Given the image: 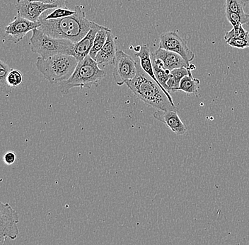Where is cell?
<instances>
[{"mask_svg": "<svg viewBox=\"0 0 249 245\" xmlns=\"http://www.w3.org/2000/svg\"><path fill=\"white\" fill-rule=\"evenodd\" d=\"M74 10V15L57 19H46L43 14L39 18L38 29L53 38L77 43L89 32L92 21L86 17L82 6H76Z\"/></svg>", "mask_w": 249, "mask_h": 245, "instance_id": "obj_1", "label": "cell"}, {"mask_svg": "<svg viewBox=\"0 0 249 245\" xmlns=\"http://www.w3.org/2000/svg\"><path fill=\"white\" fill-rule=\"evenodd\" d=\"M125 84L140 100L157 111H177L162 88L142 69L138 63L136 75Z\"/></svg>", "mask_w": 249, "mask_h": 245, "instance_id": "obj_2", "label": "cell"}, {"mask_svg": "<svg viewBox=\"0 0 249 245\" xmlns=\"http://www.w3.org/2000/svg\"><path fill=\"white\" fill-rule=\"evenodd\" d=\"M78 63L74 56L60 54L48 58L38 57L36 67L51 84H61L71 77Z\"/></svg>", "mask_w": 249, "mask_h": 245, "instance_id": "obj_3", "label": "cell"}, {"mask_svg": "<svg viewBox=\"0 0 249 245\" xmlns=\"http://www.w3.org/2000/svg\"><path fill=\"white\" fill-rule=\"evenodd\" d=\"M107 73L99 67L96 60L90 55L78 63L72 75L60 84L62 94H68L73 88H89L98 86L105 78Z\"/></svg>", "mask_w": 249, "mask_h": 245, "instance_id": "obj_4", "label": "cell"}, {"mask_svg": "<svg viewBox=\"0 0 249 245\" xmlns=\"http://www.w3.org/2000/svg\"><path fill=\"white\" fill-rule=\"evenodd\" d=\"M32 32L30 46L34 53L38 54L42 58L60 54L72 55L74 43L70 40L50 36L38 28Z\"/></svg>", "mask_w": 249, "mask_h": 245, "instance_id": "obj_5", "label": "cell"}, {"mask_svg": "<svg viewBox=\"0 0 249 245\" xmlns=\"http://www.w3.org/2000/svg\"><path fill=\"white\" fill-rule=\"evenodd\" d=\"M113 66V79L119 86H122L126 82L132 80L138 71V63L123 50L117 51Z\"/></svg>", "mask_w": 249, "mask_h": 245, "instance_id": "obj_6", "label": "cell"}, {"mask_svg": "<svg viewBox=\"0 0 249 245\" xmlns=\"http://www.w3.org/2000/svg\"><path fill=\"white\" fill-rule=\"evenodd\" d=\"M18 213L9 204H0V245L4 244L6 239L15 240L18 235Z\"/></svg>", "mask_w": 249, "mask_h": 245, "instance_id": "obj_7", "label": "cell"}, {"mask_svg": "<svg viewBox=\"0 0 249 245\" xmlns=\"http://www.w3.org/2000/svg\"><path fill=\"white\" fill-rule=\"evenodd\" d=\"M160 48L178 53L188 63H191L195 58V54L188 48L186 40L180 38L176 32L161 34Z\"/></svg>", "mask_w": 249, "mask_h": 245, "instance_id": "obj_8", "label": "cell"}, {"mask_svg": "<svg viewBox=\"0 0 249 245\" xmlns=\"http://www.w3.org/2000/svg\"><path fill=\"white\" fill-rule=\"evenodd\" d=\"M16 8L18 16L34 22H38L39 18L43 12L57 7L37 0H17Z\"/></svg>", "mask_w": 249, "mask_h": 245, "instance_id": "obj_9", "label": "cell"}, {"mask_svg": "<svg viewBox=\"0 0 249 245\" xmlns=\"http://www.w3.org/2000/svg\"><path fill=\"white\" fill-rule=\"evenodd\" d=\"M40 23L34 22L26 19L23 17L18 16L15 17L13 21L9 23L5 27V38L9 41L15 43H19L23 39L28 33L38 29Z\"/></svg>", "mask_w": 249, "mask_h": 245, "instance_id": "obj_10", "label": "cell"}, {"mask_svg": "<svg viewBox=\"0 0 249 245\" xmlns=\"http://www.w3.org/2000/svg\"><path fill=\"white\" fill-rule=\"evenodd\" d=\"M104 26L92 21L91 29L88 33L82 40L74 43L72 56L77 59L78 62L82 61L87 55H89L96 34Z\"/></svg>", "mask_w": 249, "mask_h": 245, "instance_id": "obj_11", "label": "cell"}, {"mask_svg": "<svg viewBox=\"0 0 249 245\" xmlns=\"http://www.w3.org/2000/svg\"><path fill=\"white\" fill-rule=\"evenodd\" d=\"M154 117L177 135H183L186 132L187 128L183 121L179 117L177 111H157L154 113Z\"/></svg>", "mask_w": 249, "mask_h": 245, "instance_id": "obj_12", "label": "cell"}, {"mask_svg": "<svg viewBox=\"0 0 249 245\" xmlns=\"http://www.w3.org/2000/svg\"><path fill=\"white\" fill-rule=\"evenodd\" d=\"M152 57L159 59L162 62L163 67L168 70L172 71L177 68H188L190 63L186 62L183 57L178 53L166 50L159 48L158 49L151 54Z\"/></svg>", "mask_w": 249, "mask_h": 245, "instance_id": "obj_13", "label": "cell"}, {"mask_svg": "<svg viewBox=\"0 0 249 245\" xmlns=\"http://www.w3.org/2000/svg\"><path fill=\"white\" fill-rule=\"evenodd\" d=\"M151 54L152 53H151L150 51H149V48H148L147 45H144V46H141V48H140V50L138 51L137 53H135V56L139 57L140 58V66H141L142 69L145 71L148 75L150 76V77H152V78L154 80H155L161 88H162L163 91H164L165 94H166V96L169 98L171 103H172L173 105H175L174 101H173L172 97H171L170 94L168 93L167 91H166V90L161 86V84L159 83L158 81H157V78H156L155 71H154L153 64H152V55H151Z\"/></svg>", "mask_w": 249, "mask_h": 245, "instance_id": "obj_14", "label": "cell"}, {"mask_svg": "<svg viewBox=\"0 0 249 245\" xmlns=\"http://www.w3.org/2000/svg\"><path fill=\"white\" fill-rule=\"evenodd\" d=\"M116 46L114 37L112 33H108V39L102 49L96 55V60L98 65H113L116 60Z\"/></svg>", "mask_w": 249, "mask_h": 245, "instance_id": "obj_15", "label": "cell"}, {"mask_svg": "<svg viewBox=\"0 0 249 245\" xmlns=\"http://www.w3.org/2000/svg\"><path fill=\"white\" fill-rule=\"evenodd\" d=\"M152 60L156 78H157L159 83L161 84V86L168 93H169V87L167 86V82L169 80V77H170L171 71L165 69L163 67L162 62L159 60V59L155 58V57L152 56Z\"/></svg>", "mask_w": 249, "mask_h": 245, "instance_id": "obj_16", "label": "cell"}, {"mask_svg": "<svg viewBox=\"0 0 249 245\" xmlns=\"http://www.w3.org/2000/svg\"><path fill=\"white\" fill-rule=\"evenodd\" d=\"M200 83V80H199V79H194V77H193L191 69H189V74L185 76V77L181 79L180 85H179V87L177 88V91H181L186 93L187 94L197 95L199 88H200L199 87Z\"/></svg>", "mask_w": 249, "mask_h": 245, "instance_id": "obj_17", "label": "cell"}, {"mask_svg": "<svg viewBox=\"0 0 249 245\" xmlns=\"http://www.w3.org/2000/svg\"><path fill=\"white\" fill-rule=\"evenodd\" d=\"M188 74H189V69L186 67L177 68L171 71L170 77L167 82V86L170 94L177 91L181 79Z\"/></svg>", "mask_w": 249, "mask_h": 245, "instance_id": "obj_18", "label": "cell"}, {"mask_svg": "<svg viewBox=\"0 0 249 245\" xmlns=\"http://www.w3.org/2000/svg\"><path fill=\"white\" fill-rule=\"evenodd\" d=\"M110 32H111L110 29H109L108 27L104 26L96 34V38H95L94 42H93V47L89 52L90 57H92L93 60H95L98 52L102 49V48L105 45L106 42L108 39V33Z\"/></svg>", "mask_w": 249, "mask_h": 245, "instance_id": "obj_19", "label": "cell"}, {"mask_svg": "<svg viewBox=\"0 0 249 245\" xmlns=\"http://www.w3.org/2000/svg\"><path fill=\"white\" fill-rule=\"evenodd\" d=\"M225 15L229 22L232 25L233 27L249 24V15L248 14H238L226 9Z\"/></svg>", "mask_w": 249, "mask_h": 245, "instance_id": "obj_20", "label": "cell"}, {"mask_svg": "<svg viewBox=\"0 0 249 245\" xmlns=\"http://www.w3.org/2000/svg\"><path fill=\"white\" fill-rule=\"evenodd\" d=\"M249 4V0H226V9L238 14H244V8Z\"/></svg>", "mask_w": 249, "mask_h": 245, "instance_id": "obj_21", "label": "cell"}, {"mask_svg": "<svg viewBox=\"0 0 249 245\" xmlns=\"http://www.w3.org/2000/svg\"><path fill=\"white\" fill-rule=\"evenodd\" d=\"M12 70L9 65L4 63L2 60L0 61V83H1V88L4 92H11L12 89L7 86V79L9 72Z\"/></svg>", "mask_w": 249, "mask_h": 245, "instance_id": "obj_22", "label": "cell"}, {"mask_svg": "<svg viewBox=\"0 0 249 245\" xmlns=\"http://www.w3.org/2000/svg\"><path fill=\"white\" fill-rule=\"evenodd\" d=\"M23 81V77L21 71L17 69H12L9 72L7 79V86L12 89L19 86Z\"/></svg>", "mask_w": 249, "mask_h": 245, "instance_id": "obj_23", "label": "cell"}, {"mask_svg": "<svg viewBox=\"0 0 249 245\" xmlns=\"http://www.w3.org/2000/svg\"><path fill=\"white\" fill-rule=\"evenodd\" d=\"M75 13V10H70V9L67 8L66 7H57L54 9V11L51 12L49 15L43 16L46 19H57V18H64V17L71 16Z\"/></svg>", "mask_w": 249, "mask_h": 245, "instance_id": "obj_24", "label": "cell"}, {"mask_svg": "<svg viewBox=\"0 0 249 245\" xmlns=\"http://www.w3.org/2000/svg\"><path fill=\"white\" fill-rule=\"evenodd\" d=\"M233 38H242L249 41V32L243 28V26L233 27L230 32L226 33L225 39L226 42Z\"/></svg>", "mask_w": 249, "mask_h": 245, "instance_id": "obj_25", "label": "cell"}, {"mask_svg": "<svg viewBox=\"0 0 249 245\" xmlns=\"http://www.w3.org/2000/svg\"><path fill=\"white\" fill-rule=\"evenodd\" d=\"M232 48H239V49H245L249 48V41L245 38H233L227 42Z\"/></svg>", "mask_w": 249, "mask_h": 245, "instance_id": "obj_26", "label": "cell"}, {"mask_svg": "<svg viewBox=\"0 0 249 245\" xmlns=\"http://www.w3.org/2000/svg\"><path fill=\"white\" fill-rule=\"evenodd\" d=\"M37 1H42L45 4H52L57 7H65V2L68 0H37Z\"/></svg>", "mask_w": 249, "mask_h": 245, "instance_id": "obj_27", "label": "cell"}, {"mask_svg": "<svg viewBox=\"0 0 249 245\" xmlns=\"http://www.w3.org/2000/svg\"><path fill=\"white\" fill-rule=\"evenodd\" d=\"M16 161V154L14 152H8L4 156V162L8 165H12Z\"/></svg>", "mask_w": 249, "mask_h": 245, "instance_id": "obj_28", "label": "cell"}, {"mask_svg": "<svg viewBox=\"0 0 249 245\" xmlns=\"http://www.w3.org/2000/svg\"><path fill=\"white\" fill-rule=\"evenodd\" d=\"M188 69H191V71L194 70V69H196V66H195L194 65H193V64H190L189 67H188Z\"/></svg>", "mask_w": 249, "mask_h": 245, "instance_id": "obj_29", "label": "cell"}]
</instances>
